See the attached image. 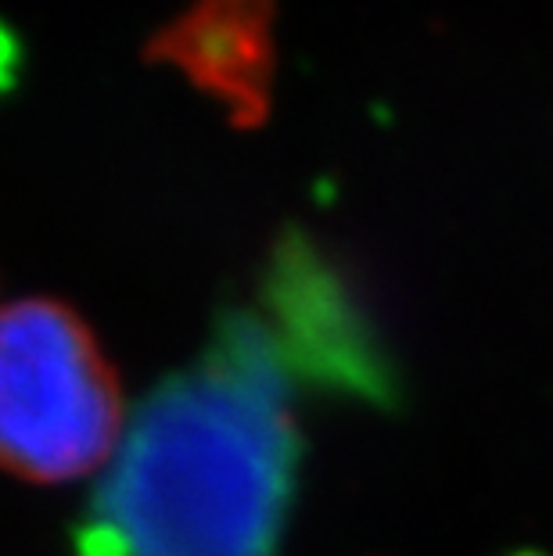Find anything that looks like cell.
<instances>
[{
	"mask_svg": "<svg viewBox=\"0 0 553 556\" xmlns=\"http://www.w3.org/2000/svg\"><path fill=\"white\" fill-rule=\"evenodd\" d=\"M126 431L98 338L68 305H0V470L73 481L104 467Z\"/></svg>",
	"mask_w": 553,
	"mask_h": 556,
	"instance_id": "7a4b0ae2",
	"label": "cell"
},
{
	"mask_svg": "<svg viewBox=\"0 0 553 556\" xmlns=\"http://www.w3.org/2000/svg\"><path fill=\"white\" fill-rule=\"evenodd\" d=\"M277 334L234 313L134 413L79 528V556H277L299 464Z\"/></svg>",
	"mask_w": 553,
	"mask_h": 556,
	"instance_id": "6da1fadb",
	"label": "cell"
}]
</instances>
